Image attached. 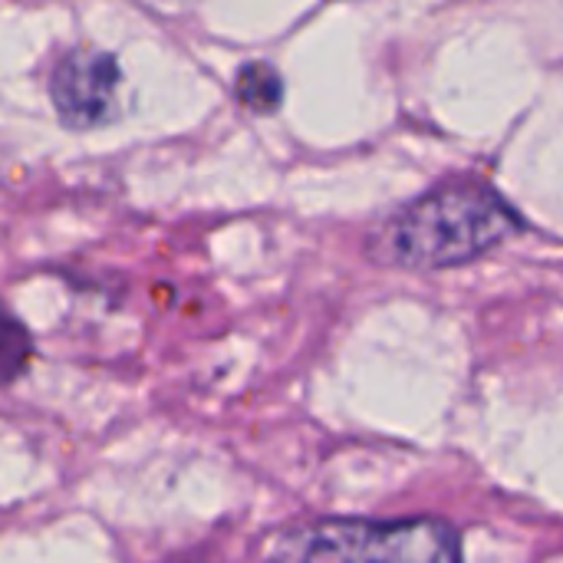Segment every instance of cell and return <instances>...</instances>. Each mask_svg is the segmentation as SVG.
Listing matches in <instances>:
<instances>
[{"label":"cell","mask_w":563,"mask_h":563,"mask_svg":"<svg viewBox=\"0 0 563 563\" xmlns=\"http://www.w3.org/2000/svg\"><path fill=\"white\" fill-rule=\"evenodd\" d=\"M521 228L518 211L482 181H449L406 205L379 234L376 254L399 267L468 264Z\"/></svg>","instance_id":"obj_1"},{"label":"cell","mask_w":563,"mask_h":563,"mask_svg":"<svg viewBox=\"0 0 563 563\" xmlns=\"http://www.w3.org/2000/svg\"><path fill=\"white\" fill-rule=\"evenodd\" d=\"M267 563H462L459 534L432 518L317 521L264 541Z\"/></svg>","instance_id":"obj_2"},{"label":"cell","mask_w":563,"mask_h":563,"mask_svg":"<svg viewBox=\"0 0 563 563\" xmlns=\"http://www.w3.org/2000/svg\"><path fill=\"white\" fill-rule=\"evenodd\" d=\"M119 82H122V73L112 53L73 49L56 63L49 76V99L63 125L96 129L115 115Z\"/></svg>","instance_id":"obj_3"},{"label":"cell","mask_w":563,"mask_h":563,"mask_svg":"<svg viewBox=\"0 0 563 563\" xmlns=\"http://www.w3.org/2000/svg\"><path fill=\"white\" fill-rule=\"evenodd\" d=\"M234 92L251 112H274L284 99V82L271 63H247L234 79Z\"/></svg>","instance_id":"obj_4"},{"label":"cell","mask_w":563,"mask_h":563,"mask_svg":"<svg viewBox=\"0 0 563 563\" xmlns=\"http://www.w3.org/2000/svg\"><path fill=\"white\" fill-rule=\"evenodd\" d=\"M30 353H33V343H30L26 327L10 310L0 307V386L13 383L26 369Z\"/></svg>","instance_id":"obj_5"}]
</instances>
